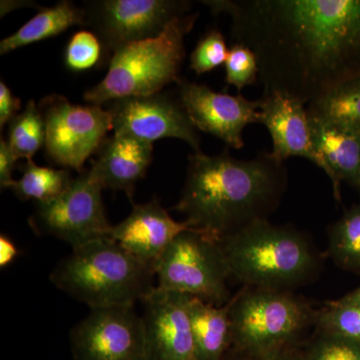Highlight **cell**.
Returning a JSON list of instances; mask_svg holds the SVG:
<instances>
[{"label": "cell", "mask_w": 360, "mask_h": 360, "mask_svg": "<svg viewBox=\"0 0 360 360\" xmlns=\"http://www.w3.org/2000/svg\"><path fill=\"white\" fill-rule=\"evenodd\" d=\"M39 110L45 124V153L65 169L84 172L85 161L96 155L112 129L108 110L101 105H75L59 94L42 99Z\"/></svg>", "instance_id": "ba28073f"}, {"label": "cell", "mask_w": 360, "mask_h": 360, "mask_svg": "<svg viewBox=\"0 0 360 360\" xmlns=\"http://www.w3.org/2000/svg\"><path fill=\"white\" fill-rule=\"evenodd\" d=\"M191 6L186 0H96L85 2L84 9L86 26L108 58L123 46L158 37Z\"/></svg>", "instance_id": "30bf717a"}, {"label": "cell", "mask_w": 360, "mask_h": 360, "mask_svg": "<svg viewBox=\"0 0 360 360\" xmlns=\"http://www.w3.org/2000/svg\"><path fill=\"white\" fill-rule=\"evenodd\" d=\"M106 110L116 134L129 135L149 143L167 137L177 139L186 142L193 153H202L198 129L179 101L161 92L115 99Z\"/></svg>", "instance_id": "7c38bea8"}, {"label": "cell", "mask_w": 360, "mask_h": 360, "mask_svg": "<svg viewBox=\"0 0 360 360\" xmlns=\"http://www.w3.org/2000/svg\"><path fill=\"white\" fill-rule=\"evenodd\" d=\"M189 319L198 360H222L232 350L229 307H217L193 297Z\"/></svg>", "instance_id": "d6986e66"}, {"label": "cell", "mask_w": 360, "mask_h": 360, "mask_svg": "<svg viewBox=\"0 0 360 360\" xmlns=\"http://www.w3.org/2000/svg\"><path fill=\"white\" fill-rule=\"evenodd\" d=\"M191 298L155 288L142 300L146 360H198L189 319Z\"/></svg>", "instance_id": "5bb4252c"}, {"label": "cell", "mask_w": 360, "mask_h": 360, "mask_svg": "<svg viewBox=\"0 0 360 360\" xmlns=\"http://www.w3.org/2000/svg\"><path fill=\"white\" fill-rule=\"evenodd\" d=\"M225 82L241 90L257 82L259 68L257 56L250 47L243 44H233L229 49L224 63Z\"/></svg>", "instance_id": "484cf974"}, {"label": "cell", "mask_w": 360, "mask_h": 360, "mask_svg": "<svg viewBox=\"0 0 360 360\" xmlns=\"http://www.w3.org/2000/svg\"><path fill=\"white\" fill-rule=\"evenodd\" d=\"M156 288L224 307L231 302L229 265L219 239L196 229L181 232L155 264Z\"/></svg>", "instance_id": "52a82bcc"}, {"label": "cell", "mask_w": 360, "mask_h": 360, "mask_svg": "<svg viewBox=\"0 0 360 360\" xmlns=\"http://www.w3.org/2000/svg\"><path fill=\"white\" fill-rule=\"evenodd\" d=\"M177 85L179 103L196 129L217 137L227 148H243V130L259 123L260 99L250 101L240 94H221L207 85L181 79Z\"/></svg>", "instance_id": "4fadbf2b"}, {"label": "cell", "mask_w": 360, "mask_h": 360, "mask_svg": "<svg viewBox=\"0 0 360 360\" xmlns=\"http://www.w3.org/2000/svg\"><path fill=\"white\" fill-rule=\"evenodd\" d=\"M309 117L315 148L328 165L333 196L340 201L341 182L360 191V130Z\"/></svg>", "instance_id": "ac0fdd59"}, {"label": "cell", "mask_w": 360, "mask_h": 360, "mask_svg": "<svg viewBox=\"0 0 360 360\" xmlns=\"http://www.w3.org/2000/svg\"><path fill=\"white\" fill-rule=\"evenodd\" d=\"M226 41L219 30H210L201 37L191 56V68L198 75L224 65L229 56Z\"/></svg>", "instance_id": "f1b7e54d"}, {"label": "cell", "mask_w": 360, "mask_h": 360, "mask_svg": "<svg viewBox=\"0 0 360 360\" xmlns=\"http://www.w3.org/2000/svg\"><path fill=\"white\" fill-rule=\"evenodd\" d=\"M314 326L322 333L360 343V309L341 300L328 302L316 311Z\"/></svg>", "instance_id": "d4e9b609"}, {"label": "cell", "mask_w": 360, "mask_h": 360, "mask_svg": "<svg viewBox=\"0 0 360 360\" xmlns=\"http://www.w3.org/2000/svg\"><path fill=\"white\" fill-rule=\"evenodd\" d=\"M20 108V98L14 96L6 82H0V129H4L16 115H20L18 111Z\"/></svg>", "instance_id": "f546056e"}, {"label": "cell", "mask_w": 360, "mask_h": 360, "mask_svg": "<svg viewBox=\"0 0 360 360\" xmlns=\"http://www.w3.org/2000/svg\"><path fill=\"white\" fill-rule=\"evenodd\" d=\"M75 25L86 26L84 7L63 0L56 6L42 8L18 32L2 39L0 54L4 56L40 40L51 39Z\"/></svg>", "instance_id": "ffe728a7"}, {"label": "cell", "mask_w": 360, "mask_h": 360, "mask_svg": "<svg viewBox=\"0 0 360 360\" xmlns=\"http://www.w3.org/2000/svg\"><path fill=\"white\" fill-rule=\"evenodd\" d=\"M193 229L188 222L176 221L160 201L134 205L129 217L111 227L110 238L135 257L155 266L168 245L181 232Z\"/></svg>", "instance_id": "2e32d148"}, {"label": "cell", "mask_w": 360, "mask_h": 360, "mask_svg": "<svg viewBox=\"0 0 360 360\" xmlns=\"http://www.w3.org/2000/svg\"><path fill=\"white\" fill-rule=\"evenodd\" d=\"M89 174L103 189L122 191L134 200L135 186L143 179L153 158V143L124 134L104 139Z\"/></svg>", "instance_id": "e0dca14e"}, {"label": "cell", "mask_w": 360, "mask_h": 360, "mask_svg": "<svg viewBox=\"0 0 360 360\" xmlns=\"http://www.w3.org/2000/svg\"><path fill=\"white\" fill-rule=\"evenodd\" d=\"M198 18L195 13L180 16L158 37L116 51L105 77L85 92V101L101 106L122 97L158 94L172 82L179 84L186 56L184 39Z\"/></svg>", "instance_id": "5b68a950"}, {"label": "cell", "mask_w": 360, "mask_h": 360, "mask_svg": "<svg viewBox=\"0 0 360 360\" xmlns=\"http://www.w3.org/2000/svg\"><path fill=\"white\" fill-rule=\"evenodd\" d=\"M232 350L246 359L296 345L316 311L290 291L245 288L227 303Z\"/></svg>", "instance_id": "8992f818"}, {"label": "cell", "mask_w": 360, "mask_h": 360, "mask_svg": "<svg viewBox=\"0 0 360 360\" xmlns=\"http://www.w3.org/2000/svg\"><path fill=\"white\" fill-rule=\"evenodd\" d=\"M222 360H248V359L243 356V355L239 354L238 352L231 350V352H229V354H227Z\"/></svg>", "instance_id": "e575fe53"}, {"label": "cell", "mask_w": 360, "mask_h": 360, "mask_svg": "<svg viewBox=\"0 0 360 360\" xmlns=\"http://www.w3.org/2000/svg\"><path fill=\"white\" fill-rule=\"evenodd\" d=\"M73 360H146L142 316L134 307L90 309L71 328Z\"/></svg>", "instance_id": "8fae6325"}, {"label": "cell", "mask_w": 360, "mask_h": 360, "mask_svg": "<svg viewBox=\"0 0 360 360\" xmlns=\"http://www.w3.org/2000/svg\"><path fill=\"white\" fill-rule=\"evenodd\" d=\"M73 179L70 169L39 167L28 160L22 167V176L13 180L8 189L18 200L46 202L65 191Z\"/></svg>", "instance_id": "44dd1931"}, {"label": "cell", "mask_w": 360, "mask_h": 360, "mask_svg": "<svg viewBox=\"0 0 360 360\" xmlns=\"http://www.w3.org/2000/svg\"><path fill=\"white\" fill-rule=\"evenodd\" d=\"M343 302H347L348 304L354 305V307L360 309V286L356 290L352 291L348 295L343 296L340 298Z\"/></svg>", "instance_id": "836d02e7"}, {"label": "cell", "mask_w": 360, "mask_h": 360, "mask_svg": "<svg viewBox=\"0 0 360 360\" xmlns=\"http://www.w3.org/2000/svg\"><path fill=\"white\" fill-rule=\"evenodd\" d=\"M219 243L231 279L245 288L290 291L309 283L321 266L307 236L269 219L246 225Z\"/></svg>", "instance_id": "3957f363"}, {"label": "cell", "mask_w": 360, "mask_h": 360, "mask_svg": "<svg viewBox=\"0 0 360 360\" xmlns=\"http://www.w3.org/2000/svg\"><path fill=\"white\" fill-rule=\"evenodd\" d=\"M153 265L110 238L72 248L52 270L51 283L90 309L134 307L155 290Z\"/></svg>", "instance_id": "277c9868"}, {"label": "cell", "mask_w": 360, "mask_h": 360, "mask_svg": "<svg viewBox=\"0 0 360 360\" xmlns=\"http://www.w3.org/2000/svg\"><path fill=\"white\" fill-rule=\"evenodd\" d=\"M286 186L285 165L270 153L241 160L227 149L217 155L193 153L179 201L172 210L182 213L193 229L220 240L269 219Z\"/></svg>", "instance_id": "7a4b0ae2"}, {"label": "cell", "mask_w": 360, "mask_h": 360, "mask_svg": "<svg viewBox=\"0 0 360 360\" xmlns=\"http://www.w3.org/2000/svg\"><path fill=\"white\" fill-rule=\"evenodd\" d=\"M6 141L18 160H32V156L44 146V116L33 99L28 101L22 112L9 122Z\"/></svg>", "instance_id": "cb8c5ba5"}, {"label": "cell", "mask_w": 360, "mask_h": 360, "mask_svg": "<svg viewBox=\"0 0 360 360\" xmlns=\"http://www.w3.org/2000/svg\"><path fill=\"white\" fill-rule=\"evenodd\" d=\"M309 115L360 130V79L309 103Z\"/></svg>", "instance_id": "603a6c76"}, {"label": "cell", "mask_w": 360, "mask_h": 360, "mask_svg": "<svg viewBox=\"0 0 360 360\" xmlns=\"http://www.w3.org/2000/svg\"><path fill=\"white\" fill-rule=\"evenodd\" d=\"M328 253L340 269L360 272V203L329 227Z\"/></svg>", "instance_id": "7402d4cb"}, {"label": "cell", "mask_w": 360, "mask_h": 360, "mask_svg": "<svg viewBox=\"0 0 360 360\" xmlns=\"http://www.w3.org/2000/svg\"><path fill=\"white\" fill-rule=\"evenodd\" d=\"M304 354L305 360H360V343L317 330Z\"/></svg>", "instance_id": "83f0119b"}, {"label": "cell", "mask_w": 360, "mask_h": 360, "mask_svg": "<svg viewBox=\"0 0 360 360\" xmlns=\"http://www.w3.org/2000/svg\"><path fill=\"white\" fill-rule=\"evenodd\" d=\"M18 255L15 245L6 234L0 236V267L4 269L14 262Z\"/></svg>", "instance_id": "d6a6232c"}, {"label": "cell", "mask_w": 360, "mask_h": 360, "mask_svg": "<svg viewBox=\"0 0 360 360\" xmlns=\"http://www.w3.org/2000/svg\"><path fill=\"white\" fill-rule=\"evenodd\" d=\"M103 45L94 32L82 30L72 35L65 49L66 68L72 71L90 70L101 65Z\"/></svg>", "instance_id": "4316f807"}, {"label": "cell", "mask_w": 360, "mask_h": 360, "mask_svg": "<svg viewBox=\"0 0 360 360\" xmlns=\"http://www.w3.org/2000/svg\"><path fill=\"white\" fill-rule=\"evenodd\" d=\"M248 360H305V354L304 350L302 352L296 345H293Z\"/></svg>", "instance_id": "1f68e13d"}, {"label": "cell", "mask_w": 360, "mask_h": 360, "mask_svg": "<svg viewBox=\"0 0 360 360\" xmlns=\"http://www.w3.org/2000/svg\"><path fill=\"white\" fill-rule=\"evenodd\" d=\"M103 191L85 169L58 198L37 203L28 224L37 236L60 239L72 248L110 238L112 225L106 219Z\"/></svg>", "instance_id": "9c48e42d"}, {"label": "cell", "mask_w": 360, "mask_h": 360, "mask_svg": "<svg viewBox=\"0 0 360 360\" xmlns=\"http://www.w3.org/2000/svg\"><path fill=\"white\" fill-rule=\"evenodd\" d=\"M259 113V123L271 136L272 151L269 153L274 160L284 162L293 156L307 158L329 177L328 165L315 148L304 103L281 92H264Z\"/></svg>", "instance_id": "9a60e30c"}, {"label": "cell", "mask_w": 360, "mask_h": 360, "mask_svg": "<svg viewBox=\"0 0 360 360\" xmlns=\"http://www.w3.org/2000/svg\"><path fill=\"white\" fill-rule=\"evenodd\" d=\"M18 158L13 155L6 139L0 141V186L8 189L13 181V172L18 163Z\"/></svg>", "instance_id": "4dcf8cb0"}, {"label": "cell", "mask_w": 360, "mask_h": 360, "mask_svg": "<svg viewBox=\"0 0 360 360\" xmlns=\"http://www.w3.org/2000/svg\"><path fill=\"white\" fill-rule=\"evenodd\" d=\"M257 56L264 92L303 103L360 79V0H205Z\"/></svg>", "instance_id": "6da1fadb"}]
</instances>
